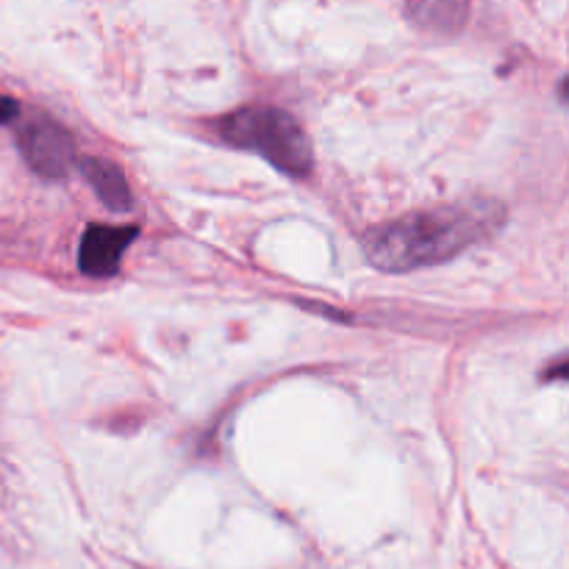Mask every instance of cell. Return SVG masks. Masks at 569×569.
<instances>
[{"label": "cell", "instance_id": "cell-1", "mask_svg": "<svg viewBox=\"0 0 569 569\" xmlns=\"http://www.w3.org/2000/svg\"><path fill=\"white\" fill-rule=\"evenodd\" d=\"M503 220L506 209L495 200L415 211L387 226L372 228L365 237V253L383 272L422 270V267L442 264L470 244L492 237Z\"/></svg>", "mask_w": 569, "mask_h": 569}, {"label": "cell", "instance_id": "cell-2", "mask_svg": "<svg viewBox=\"0 0 569 569\" xmlns=\"http://www.w3.org/2000/svg\"><path fill=\"white\" fill-rule=\"evenodd\" d=\"M220 137L237 148L256 150L287 176L303 178L315 167L311 142L300 122L276 106H250L220 122Z\"/></svg>", "mask_w": 569, "mask_h": 569}, {"label": "cell", "instance_id": "cell-3", "mask_svg": "<svg viewBox=\"0 0 569 569\" xmlns=\"http://www.w3.org/2000/svg\"><path fill=\"white\" fill-rule=\"evenodd\" d=\"M22 159L37 176L48 181H61L72 167H78V153L72 137L48 117H33L17 133Z\"/></svg>", "mask_w": 569, "mask_h": 569}, {"label": "cell", "instance_id": "cell-4", "mask_svg": "<svg viewBox=\"0 0 569 569\" xmlns=\"http://www.w3.org/2000/svg\"><path fill=\"white\" fill-rule=\"evenodd\" d=\"M137 228H111V226H92L81 239L78 250V267L83 276L109 278L120 270V259L128 250V244L137 239Z\"/></svg>", "mask_w": 569, "mask_h": 569}, {"label": "cell", "instance_id": "cell-5", "mask_svg": "<svg viewBox=\"0 0 569 569\" xmlns=\"http://www.w3.org/2000/svg\"><path fill=\"white\" fill-rule=\"evenodd\" d=\"M78 167H81L83 178H87L89 187L94 189V194L106 203V209L111 211L133 209L131 187H128L120 167L111 164V161L106 159H94V156H81V159H78Z\"/></svg>", "mask_w": 569, "mask_h": 569}, {"label": "cell", "instance_id": "cell-6", "mask_svg": "<svg viewBox=\"0 0 569 569\" xmlns=\"http://www.w3.org/2000/svg\"><path fill=\"white\" fill-rule=\"evenodd\" d=\"M406 11L411 14V20L433 28V31H456V28L465 26L470 6L456 3V0H437V3H409Z\"/></svg>", "mask_w": 569, "mask_h": 569}, {"label": "cell", "instance_id": "cell-7", "mask_svg": "<svg viewBox=\"0 0 569 569\" xmlns=\"http://www.w3.org/2000/svg\"><path fill=\"white\" fill-rule=\"evenodd\" d=\"M14 117H17V103L11 98H6V94H0V126L14 120Z\"/></svg>", "mask_w": 569, "mask_h": 569}]
</instances>
